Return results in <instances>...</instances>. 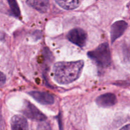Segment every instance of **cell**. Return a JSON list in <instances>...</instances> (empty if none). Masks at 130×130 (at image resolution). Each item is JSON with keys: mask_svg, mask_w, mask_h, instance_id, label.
Instances as JSON below:
<instances>
[{"mask_svg": "<svg viewBox=\"0 0 130 130\" xmlns=\"http://www.w3.org/2000/svg\"><path fill=\"white\" fill-rule=\"evenodd\" d=\"M83 67V60L57 62L53 68L55 80L60 85L71 83L79 77Z\"/></svg>", "mask_w": 130, "mask_h": 130, "instance_id": "6da1fadb", "label": "cell"}, {"mask_svg": "<svg viewBox=\"0 0 130 130\" xmlns=\"http://www.w3.org/2000/svg\"><path fill=\"white\" fill-rule=\"evenodd\" d=\"M88 56L100 68H107L111 63V55L108 43L100 44L93 50L89 52Z\"/></svg>", "mask_w": 130, "mask_h": 130, "instance_id": "7a4b0ae2", "label": "cell"}, {"mask_svg": "<svg viewBox=\"0 0 130 130\" xmlns=\"http://www.w3.org/2000/svg\"><path fill=\"white\" fill-rule=\"evenodd\" d=\"M22 112L25 116L32 120L37 121H44L47 119L46 116L40 111L32 104L28 101H25Z\"/></svg>", "mask_w": 130, "mask_h": 130, "instance_id": "3957f363", "label": "cell"}, {"mask_svg": "<svg viewBox=\"0 0 130 130\" xmlns=\"http://www.w3.org/2000/svg\"><path fill=\"white\" fill-rule=\"evenodd\" d=\"M67 38L73 44L79 47H83L87 40V34L81 28H74L69 32Z\"/></svg>", "mask_w": 130, "mask_h": 130, "instance_id": "277c9868", "label": "cell"}, {"mask_svg": "<svg viewBox=\"0 0 130 130\" xmlns=\"http://www.w3.org/2000/svg\"><path fill=\"white\" fill-rule=\"evenodd\" d=\"M29 94L34 100L43 105H52L55 102L53 95L48 92L32 91L29 92Z\"/></svg>", "mask_w": 130, "mask_h": 130, "instance_id": "5b68a950", "label": "cell"}, {"mask_svg": "<svg viewBox=\"0 0 130 130\" xmlns=\"http://www.w3.org/2000/svg\"><path fill=\"white\" fill-rule=\"evenodd\" d=\"M128 27V24L125 21L119 20L116 22L112 25L110 30V39L112 43H114L117 39L120 38Z\"/></svg>", "mask_w": 130, "mask_h": 130, "instance_id": "8992f818", "label": "cell"}, {"mask_svg": "<svg viewBox=\"0 0 130 130\" xmlns=\"http://www.w3.org/2000/svg\"><path fill=\"white\" fill-rule=\"evenodd\" d=\"M95 102L101 107H110L116 104L117 98L114 94L108 93L98 96Z\"/></svg>", "mask_w": 130, "mask_h": 130, "instance_id": "52a82bcc", "label": "cell"}, {"mask_svg": "<svg viewBox=\"0 0 130 130\" xmlns=\"http://www.w3.org/2000/svg\"><path fill=\"white\" fill-rule=\"evenodd\" d=\"M10 123L11 130H29L27 121L22 116H14Z\"/></svg>", "mask_w": 130, "mask_h": 130, "instance_id": "ba28073f", "label": "cell"}, {"mask_svg": "<svg viewBox=\"0 0 130 130\" xmlns=\"http://www.w3.org/2000/svg\"><path fill=\"white\" fill-rule=\"evenodd\" d=\"M27 3L41 13H46L50 7L49 0H27Z\"/></svg>", "mask_w": 130, "mask_h": 130, "instance_id": "9c48e42d", "label": "cell"}, {"mask_svg": "<svg viewBox=\"0 0 130 130\" xmlns=\"http://www.w3.org/2000/svg\"><path fill=\"white\" fill-rule=\"evenodd\" d=\"M57 3L65 10H74L80 5L81 0H55Z\"/></svg>", "mask_w": 130, "mask_h": 130, "instance_id": "30bf717a", "label": "cell"}, {"mask_svg": "<svg viewBox=\"0 0 130 130\" xmlns=\"http://www.w3.org/2000/svg\"><path fill=\"white\" fill-rule=\"evenodd\" d=\"M12 13L17 17L20 16V11L17 0H7Z\"/></svg>", "mask_w": 130, "mask_h": 130, "instance_id": "8fae6325", "label": "cell"}, {"mask_svg": "<svg viewBox=\"0 0 130 130\" xmlns=\"http://www.w3.org/2000/svg\"><path fill=\"white\" fill-rule=\"evenodd\" d=\"M36 130H51V126L47 122L42 121L38 125Z\"/></svg>", "mask_w": 130, "mask_h": 130, "instance_id": "7c38bea8", "label": "cell"}, {"mask_svg": "<svg viewBox=\"0 0 130 130\" xmlns=\"http://www.w3.org/2000/svg\"><path fill=\"white\" fill-rule=\"evenodd\" d=\"M6 81V76L3 72H0V86L3 85Z\"/></svg>", "mask_w": 130, "mask_h": 130, "instance_id": "4fadbf2b", "label": "cell"}, {"mask_svg": "<svg viewBox=\"0 0 130 130\" xmlns=\"http://www.w3.org/2000/svg\"><path fill=\"white\" fill-rule=\"evenodd\" d=\"M120 130H130V124L123 126Z\"/></svg>", "mask_w": 130, "mask_h": 130, "instance_id": "5bb4252c", "label": "cell"}]
</instances>
